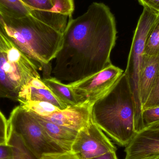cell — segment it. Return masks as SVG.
Wrapping results in <instances>:
<instances>
[{
  "mask_svg": "<svg viewBox=\"0 0 159 159\" xmlns=\"http://www.w3.org/2000/svg\"><path fill=\"white\" fill-rule=\"evenodd\" d=\"M31 10V15L63 33L69 17L57 13L51 0H20Z\"/></svg>",
  "mask_w": 159,
  "mask_h": 159,
  "instance_id": "11",
  "label": "cell"
},
{
  "mask_svg": "<svg viewBox=\"0 0 159 159\" xmlns=\"http://www.w3.org/2000/svg\"><path fill=\"white\" fill-rule=\"evenodd\" d=\"M0 33L30 60L50 72L49 62L62 45V33L31 15L14 18L0 14Z\"/></svg>",
  "mask_w": 159,
  "mask_h": 159,
  "instance_id": "2",
  "label": "cell"
},
{
  "mask_svg": "<svg viewBox=\"0 0 159 159\" xmlns=\"http://www.w3.org/2000/svg\"><path fill=\"white\" fill-rule=\"evenodd\" d=\"M8 121L0 111V145L7 143Z\"/></svg>",
  "mask_w": 159,
  "mask_h": 159,
  "instance_id": "23",
  "label": "cell"
},
{
  "mask_svg": "<svg viewBox=\"0 0 159 159\" xmlns=\"http://www.w3.org/2000/svg\"><path fill=\"white\" fill-rule=\"evenodd\" d=\"M8 42L6 51L0 49V98L18 101L20 89L33 78L41 77L31 60Z\"/></svg>",
  "mask_w": 159,
  "mask_h": 159,
  "instance_id": "4",
  "label": "cell"
},
{
  "mask_svg": "<svg viewBox=\"0 0 159 159\" xmlns=\"http://www.w3.org/2000/svg\"><path fill=\"white\" fill-rule=\"evenodd\" d=\"M158 13L144 7L135 29L128 57L126 74L129 84L135 107V129L137 133L143 129V107L139 93V77L144 55L148 34Z\"/></svg>",
  "mask_w": 159,
  "mask_h": 159,
  "instance_id": "5",
  "label": "cell"
},
{
  "mask_svg": "<svg viewBox=\"0 0 159 159\" xmlns=\"http://www.w3.org/2000/svg\"><path fill=\"white\" fill-rule=\"evenodd\" d=\"M142 118L144 128L159 122V106L143 109L142 112Z\"/></svg>",
  "mask_w": 159,
  "mask_h": 159,
  "instance_id": "22",
  "label": "cell"
},
{
  "mask_svg": "<svg viewBox=\"0 0 159 159\" xmlns=\"http://www.w3.org/2000/svg\"><path fill=\"white\" fill-rule=\"evenodd\" d=\"M159 106V67L155 81L149 93L147 100L143 107V109Z\"/></svg>",
  "mask_w": 159,
  "mask_h": 159,
  "instance_id": "20",
  "label": "cell"
},
{
  "mask_svg": "<svg viewBox=\"0 0 159 159\" xmlns=\"http://www.w3.org/2000/svg\"><path fill=\"white\" fill-rule=\"evenodd\" d=\"M0 14L20 18L31 15V10L20 0H0Z\"/></svg>",
  "mask_w": 159,
  "mask_h": 159,
  "instance_id": "17",
  "label": "cell"
},
{
  "mask_svg": "<svg viewBox=\"0 0 159 159\" xmlns=\"http://www.w3.org/2000/svg\"><path fill=\"white\" fill-rule=\"evenodd\" d=\"M70 18L51 71L53 77L68 83L97 73L112 64L110 57L117 37L115 17L104 4L93 3L83 15Z\"/></svg>",
  "mask_w": 159,
  "mask_h": 159,
  "instance_id": "1",
  "label": "cell"
},
{
  "mask_svg": "<svg viewBox=\"0 0 159 159\" xmlns=\"http://www.w3.org/2000/svg\"><path fill=\"white\" fill-rule=\"evenodd\" d=\"M89 159H118L117 157L116 151H111L105 153L99 157H95Z\"/></svg>",
  "mask_w": 159,
  "mask_h": 159,
  "instance_id": "27",
  "label": "cell"
},
{
  "mask_svg": "<svg viewBox=\"0 0 159 159\" xmlns=\"http://www.w3.org/2000/svg\"><path fill=\"white\" fill-rule=\"evenodd\" d=\"M144 54L150 56L159 55V14L148 34Z\"/></svg>",
  "mask_w": 159,
  "mask_h": 159,
  "instance_id": "19",
  "label": "cell"
},
{
  "mask_svg": "<svg viewBox=\"0 0 159 159\" xmlns=\"http://www.w3.org/2000/svg\"><path fill=\"white\" fill-rule=\"evenodd\" d=\"M46 85L53 93L61 102L69 106L82 104V100L68 84L64 83L54 77L43 79Z\"/></svg>",
  "mask_w": 159,
  "mask_h": 159,
  "instance_id": "15",
  "label": "cell"
},
{
  "mask_svg": "<svg viewBox=\"0 0 159 159\" xmlns=\"http://www.w3.org/2000/svg\"><path fill=\"white\" fill-rule=\"evenodd\" d=\"M8 48V42L7 39L0 33V49L2 51H6Z\"/></svg>",
  "mask_w": 159,
  "mask_h": 159,
  "instance_id": "28",
  "label": "cell"
},
{
  "mask_svg": "<svg viewBox=\"0 0 159 159\" xmlns=\"http://www.w3.org/2000/svg\"><path fill=\"white\" fill-rule=\"evenodd\" d=\"M57 13L71 17L74 10L73 0H51Z\"/></svg>",
  "mask_w": 159,
  "mask_h": 159,
  "instance_id": "21",
  "label": "cell"
},
{
  "mask_svg": "<svg viewBox=\"0 0 159 159\" xmlns=\"http://www.w3.org/2000/svg\"><path fill=\"white\" fill-rule=\"evenodd\" d=\"M7 121L8 128L39 159L45 154L65 152L50 139L33 115L20 105L12 110Z\"/></svg>",
  "mask_w": 159,
  "mask_h": 159,
  "instance_id": "6",
  "label": "cell"
},
{
  "mask_svg": "<svg viewBox=\"0 0 159 159\" xmlns=\"http://www.w3.org/2000/svg\"><path fill=\"white\" fill-rule=\"evenodd\" d=\"M30 112L37 120L48 135L55 143L64 151H71L72 146L77 136L78 131L60 126L45 119L39 115Z\"/></svg>",
  "mask_w": 159,
  "mask_h": 159,
  "instance_id": "12",
  "label": "cell"
},
{
  "mask_svg": "<svg viewBox=\"0 0 159 159\" xmlns=\"http://www.w3.org/2000/svg\"><path fill=\"white\" fill-rule=\"evenodd\" d=\"M7 144L12 146L13 159H40L25 145L22 139L8 128Z\"/></svg>",
  "mask_w": 159,
  "mask_h": 159,
  "instance_id": "16",
  "label": "cell"
},
{
  "mask_svg": "<svg viewBox=\"0 0 159 159\" xmlns=\"http://www.w3.org/2000/svg\"><path fill=\"white\" fill-rule=\"evenodd\" d=\"M91 107L87 104L70 106L47 116H41L55 124L78 132L91 120Z\"/></svg>",
  "mask_w": 159,
  "mask_h": 159,
  "instance_id": "10",
  "label": "cell"
},
{
  "mask_svg": "<svg viewBox=\"0 0 159 159\" xmlns=\"http://www.w3.org/2000/svg\"><path fill=\"white\" fill-rule=\"evenodd\" d=\"M20 106L27 111L32 112L41 116L45 117L55 111L61 110L50 103L44 102L26 101L18 100Z\"/></svg>",
  "mask_w": 159,
  "mask_h": 159,
  "instance_id": "18",
  "label": "cell"
},
{
  "mask_svg": "<svg viewBox=\"0 0 159 159\" xmlns=\"http://www.w3.org/2000/svg\"><path fill=\"white\" fill-rule=\"evenodd\" d=\"M144 7L149 8L159 14V0H138Z\"/></svg>",
  "mask_w": 159,
  "mask_h": 159,
  "instance_id": "26",
  "label": "cell"
},
{
  "mask_svg": "<svg viewBox=\"0 0 159 159\" xmlns=\"http://www.w3.org/2000/svg\"><path fill=\"white\" fill-rule=\"evenodd\" d=\"M124 159H140L159 153V122L146 127L125 147Z\"/></svg>",
  "mask_w": 159,
  "mask_h": 159,
  "instance_id": "9",
  "label": "cell"
},
{
  "mask_svg": "<svg viewBox=\"0 0 159 159\" xmlns=\"http://www.w3.org/2000/svg\"><path fill=\"white\" fill-rule=\"evenodd\" d=\"M140 159H159V153L150 155V156H148V157H145Z\"/></svg>",
  "mask_w": 159,
  "mask_h": 159,
  "instance_id": "29",
  "label": "cell"
},
{
  "mask_svg": "<svg viewBox=\"0 0 159 159\" xmlns=\"http://www.w3.org/2000/svg\"><path fill=\"white\" fill-rule=\"evenodd\" d=\"M123 73V70L111 64L97 73L67 84L83 104L92 106L110 90Z\"/></svg>",
  "mask_w": 159,
  "mask_h": 159,
  "instance_id": "7",
  "label": "cell"
},
{
  "mask_svg": "<svg viewBox=\"0 0 159 159\" xmlns=\"http://www.w3.org/2000/svg\"><path fill=\"white\" fill-rule=\"evenodd\" d=\"M71 151L79 159H89L116 151V148L92 119L78 131Z\"/></svg>",
  "mask_w": 159,
  "mask_h": 159,
  "instance_id": "8",
  "label": "cell"
},
{
  "mask_svg": "<svg viewBox=\"0 0 159 159\" xmlns=\"http://www.w3.org/2000/svg\"><path fill=\"white\" fill-rule=\"evenodd\" d=\"M93 121L114 142L126 147L137 134L135 107L126 74L91 107Z\"/></svg>",
  "mask_w": 159,
  "mask_h": 159,
  "instance_id": "3",
  "label": "cell"
},
{
  "mask_svg": "<svg viewBox=\"0 0 159 159\" xmlns=\"http://www.w3.org/2000/svg\"><path fill=\"white\" fill-rule=\"evenodd\" d=\"M40 159H79L72 151L45 154Z\"/></svg>",
  "mask_w": 159,
  "mask_h": 159,
  "instance_id": "24",
  "label": "cell"
},
{
  "mask_svg": "<svg viewBox=\"0 0 159 159\" xmlns=\"http://www.w3.org/2000/svg\"><path fill=\"white\" fill-rule=\"evenodd\" d=\"M159 67V55H144L139 77V93L142 107L147 100Z\"/></svg>",
  "mask_w": 159,
  "mask_h": 159,
  "instance_id": "13",
  "label": "cell"
},
{
  "mask_svg": "<svg viewBox=\"0 0 159 159\" xmlns=\"http://www.w3.org/2000/svg\"><path fill=\"white\" fill-rule=\"evenodd\" d=\"M18 100L48 102L56 106L61 110L66 109L70 106L61 101L48 86L40 88L33 87L27 84L20 89L19 93Z\"/></svg>",
  "mask_w": 159,
  "mask_h": 159,
  "instance_id": "14",
  "label": "cell"
},
{
  "mask_svg": "<svg viewBox=\"0 0 159 159\" xmlns=\"http://www.w3.org/2000/svg\"><path fill=\"white\" fill-rule=\"evenodd\" d=\"M0 159H13L11 145L7 143L0 145Z\"/></svg>",
  "mask_w": 159,
  "mask_h": 159,
  "instance_id": "25",
  "label": "cell"
}]
</instances>
